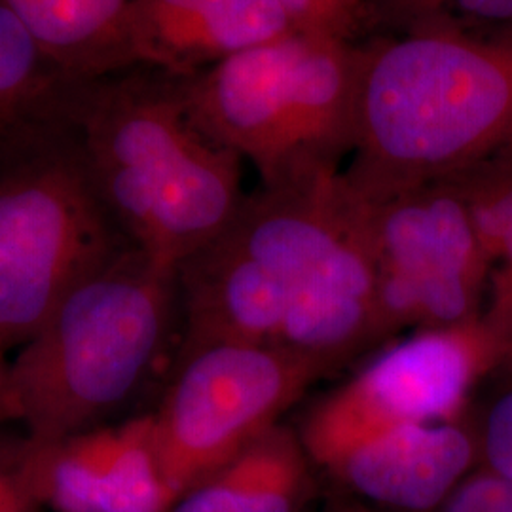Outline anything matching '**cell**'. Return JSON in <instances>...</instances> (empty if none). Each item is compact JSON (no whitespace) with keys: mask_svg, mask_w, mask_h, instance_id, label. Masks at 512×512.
<instances>
[{"mask_svg":"<svg viewBox=\"0 0 512 512\" xmlns=\"http://www.w3.org/2000/svg\"><path fill=\"white\" fill-rule=\"evenodd\" d=\"M177 283L179 351L277 346L327 376L389 340L342 169L245 194L219 236L179 266Z\"/></svg>","mask_w":512,"mask_h":512,"instance_id":"1","label":"cell"},{"mask_svg":"<svg viewBox=\"0 0 512 512\" xmlns=\"http://www.w3.org/2000/svg\"><path fill=\"white\" fill-rule=\"evenodd\" d=\"M76 128L120 234L167 270L217 238L245 198L243 160L196 124L179 76L133 67L88 80Z\"/></svg>","mask_w":512,"mask_h":512,"instance_id":"2","label":"cell"},{"mask_svg":"<svg viewBox=\"0 0 512 512\" xmlns=\"http://www.w3.org/2000/svg\"><path fill=\"white\" fill-rule=\"evenodd\" d=\"M512 150V33L361 42L351 164L361 188L454 177Z\"/></svg>","mask_w":512,"mask_h":512,"instance_id":"3","label":"cell"},{"mask_svg":"<svg viewBox=\"0 0 512 512\" xmlns=\"http://www.w3.org/2000/svg\"><path fill=\"white\" fill-rule=\"evenodd\" d=\"M177 272L126 245L78 283L10 361L27 444L105 425L133 401L164 353Z\"/></svg>","mask_w":512,"mask_h":512,"instance_id":"4","label":"cell"},{"mask_svg":"<svg viewBox=\"0 0 512 512\" xmlns=\"http://www.w3.org/2000/svg\"><path fill=\"white\" fill-rule=\"evenodd\" d=\"M76 105L0 135L4 351L21 348L78 283L129 245L93 183Z\"/></svg>","mask_w":512,"mask_h":512,"instance_id":"5","label":"cell"},{"mask_svg":"<svg viewBox=\"0 0 512 512\" xmlns=\"http://www.w3.org/2000/svg\"><path fill=\"white\" fill-rule=\"evenodd\" d=\"M359 59L361 44L293 31L181 84L196 124L274 186L351 154Z\"/></svg>","mask_w":512,"mask_h":512,"instance_id":"6","label":"cell"},{"mask_svg":"<svg viewBox=\"0 0 512 512\" xmlns=\"http://www.w3.org/2000/svg\"><path fill=\"white\" fill-rule=\"evenodd\" d=\"M342 181L372 260L387 338L478 321L490 262L458 184L361 188Z\"/></svg>","mask_w":512,"mask_h":512,"instance_id":"7","label":"cell"},{"mask_svg":"<svg viewBox=\"0 0 512 512\" xmlns=\"http://www.w3.org/2000/svg\"><path fill=\"white\" fill-rule=\"evenodd\" d=\"M323 372L287 349L213 344L177 353L152 414L162 473L181 495L275 427Z\"/></svg>","mask_w":512,"mask_h":512,"instance_id":"8","label":"cell"},{"mask_svg":"<svg viewBox=\"0 0 512 512\" xmlns=\"http://www.w3.org/2000/svg\"><path fill=\"white\" fill-rule=\"evenodd\" d=\"M501 355L482 319L414 330L311 404L296 429L298 439L311 463L327 469L349 448L385 431L459 420Z\"/></svg>","mask_w":512,"mask_h":512,"instance_id":"9","label":"cell"},{"mask_svg":"<svg viewBox=\"0 0 512 512\" xmlns=\"http://www.w3.org/2000/svg\"><path fill=\"white\" fill-rule=\"evenodd\" d=\"M18 465L55 512H169L179 501L162 473L152 414L44 446L25 442Z\"/></svg>","mask_w":512,"mask_h":512,"instance_id":"10","label":"cell"},{"mask_svg":"<svg viewBox=\"0 0 512 512\" xmlns=\"http://www.w3.org/2000/svg\"><path fill=\"white\" fill-rule=\"evenodd\" d=\"M480 465L467 418L406 425L365 440L325 469L378 511L433 512Z\"/></svg>","mask_w":512,"mask_h":512,"instance_id":"11","label":"cell"},{"mask_svg":"<svg viewBox=\"0 0 512 512\" xmlns=\"http://www.w3.org/2000/svg\"><path fill=\"white\" fill-rule=\"evenodd\" d=\"M293 31L277 0H129L126 55L184 78Z\"/></svg>","mask_w":512,"mask_h":512,"instance_id":"12","label":"cell"},{"mask_svg":"<svg viewBox=\"0 0 512 512\" xmlns=\"http://www.w3.org/2000/svg\"><path fill=\"white\" fill-rule=\"evenodd\" d=\"M310 463L296 429L277 423L169 512H300Z\"/></svg>","mask_w":512,"mask_h":512,"instance_id":"13","label":"cell"},{"mask_svg":"<svg viewBox=\"0 0 512 512\" xmlns=\"http://www.w3.org/2000/svg\"><path fill=\"white\" fill-rule=\"evenodd\" d=\"M38 46L78 78L129 69V0H0Z\"/></svg>","mask_w":512,"mask_h":512,"instance_id":"14","label":"cell"},{"mask_svg":"<svg viewBox=\"0 0 512 512\" xmlns=\"http://www.w3.org/2000/svg\"><path fill=\"white\" fill-rule=\"evenodd\" d=\"M490 262L482 323L505 355L512 349V150L454 177ZM501 355V357H503Z\"/></svg>","mask_w":512,"mask_h":512,"instance_id":"15","label":"cell"},{"mask_svg":"<svg viewBox=\"0 0 512 512\" xmlns=\"http://www.w3.org/2000/svg\"><path fill=\"white\" fill-rule=\"evenodd\" d=\"M84 82L57 65L0 2V135L71 109Z\"/></svg>","mask_w":512,"mask_h":512,"instance_id":"16","label":"cell"},{"mask_svg":"<svg viewBox=\"0 0 512 512\" xmlns=\"http://www.w3.org/2000/svg\"><path fill=\"white\" fill-rule=\"evenodd\" d=\"M465 418L478 442V467L512 480V349L478 382Z\"/></svg>","mask_w":512,"mask_h":512,"instance_id":"17","label":"cell"},{"mask_svg":"<svg viewBox=\"0 0 512 512\" xmlns=\"http://www.w3.org/2000/svg\"><path fill=\"white\" fill-rule=\"evenodd\" d=\"M294 31L361 44L372 35L365 0H277Z\"/></svg>","mask_w":512,"mask_h":512,"instance_id":"18","label":"cell"},{"mask_svg":"<svg viewBox=\"0 0 512 512\" xmlns=\"http://www.w3.org/2000/svg\"><path fill=\"white\" fill-rule=\"evenodd\" d=\"M452 2L454 0H365L374 37L433 31Z\"/></svg>","mask_w":512,"mask_h":512,"instance_id":"19","label":"cell"},{"mask_svg":"<svg viewBox=\"0 0 512 512\" xmlns=\"http://www.w3.org/2000/svg\"><path fill=\"white\" fill-rule=\"evenodd\" d=\"M433 512H512V480L478 467Z\"/></svg>","mask_w":512,"mask_h":512,"instance_id":"20","label":"cell"},{"mask_svg":"<svg viewBox=\"0 0 512 512\" xmlns=\"http://www.w3.org/2000/svg\"><path fill=\"white\" fill-rule=\"evenodd\" d=\"M40 507L18 463L14 467L0 465V512H38Z\"/></svg>","mask_w":512,"mask_h":512,"instance_id":"21","label":"cell"},{"mask_svg":"<svg viewBox=\"0 0 512 512\" xmlns=\"http://www.w3.org/2000/svg\"><path fill=\"white\" fill-rule=\"evenodd\" d=\"M19 421V404L10 374L8 351L0 348V425Z\"/></svg>","mask_w":512,"mask_h":512,"instance_id":"22","label":"cell"},{"mask_svg":"<svg viewBox=\"0 0 512 512\" xmlns=\"http://www.w3.org/2000/svg\"><path fill=\"white\" fill-rule=\"evenodd\" d=\"M325 512H382L370 505H365L353 497H340V499H334L330 501L329 507L325 509Z\"/></svg>","mask_w":512,"mask_h":512,"instance_id":"23","label":"cell"}]
</instances>
